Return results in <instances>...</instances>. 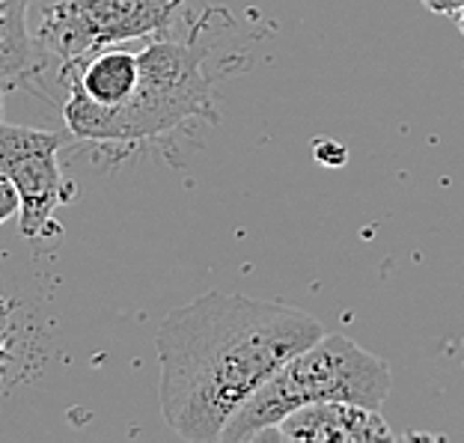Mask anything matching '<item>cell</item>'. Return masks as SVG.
I'll return each mask as SVG.
<instances>
[{"instance_id": "cell-1", "label": "cell", "mask_w": 464, "mask_h": 443, "mask_svg": "<svg viewBox=\"0 0 464 443\" xmlns=\"http://www.w3.org/2000/svg\"><path fill=\"white\" fill-rule=\"evenodd\" d=\"M322 333L315 315L247 294L206 292L176 307L155 336L167 426L185 440L215 443L229 417Z\"/></svg>"}, {"instance_id": "cell-10", "label": "cell", "mask_w": 464, "mask_h": 443, "mask_svg": "<svg viewBox=\"0 0 464 443\" xmlns=\"http://www.w3.org/2000/svg\"><path fill=\"white\" fill-rule=\"evenodd\" d=\"M452 21H456V27L461 30V36H464V6L459 9V13H456V15H452Z\"/></svg>"}, {"instance_id": "cell-9", "label": "cell", "mask_w": 464, "mask_h": 443, "mask_svg": "<svg viewBox=\"0 0 464 443\" xmlns=\"http://www.w3.org/2000/svg\"><path fill=\"white\" fill-rule=\"evenodd\" d=\"M423 6L429 9V13H435V15L452 18L464 6V0H423Z\"/></svg>"}, {"instance_id": "cell-4", "label": "cell", "mask_w": 464, "mask_h": 443, "mask_svg": "<svg viewBox=\"0 0 464 443\" xmlns=\"http://www.w3.org/2000/svg\"><path fill=\"white\" fill-rule=\"evenodd\" d=\"M182 4L185 0H51L34 34L36 66L30 81H39L48 69H54L57 78L60 69L102 48L164 36Z\"/></svg>"}, {"instance_id": "cell-5", "label": "cell", "mask_w": 464, "mask_h": 443, "mask_svg": "<svg viewBox=\"0 0 464 443\" xmlns=\"http://www.w3.org/2000/svg\"><path fill=\"white\" fill-rule=\"evenodd\" d=\"M66 134L0 122V173L18 191V229L24 238H42L54 215L75 199V185L60 170Z\"/></svg>"}, {"instance_id": "cell-8", "label": "cell", "mask_w": 464, "mask_h": 443, "mask_svg": "<svg viewBox=\"0 0 464 443\" xmlns=\"http://www.w3.org/2000/svg\"><path fill=\"white\" fill-rule=\"evenodd\" d=\"M13 215H18V191L13 188V182L0 173V226Z\"/></svg>"}, {"instance_id": "cell-7", "label": "cell", "mask_w": 464, "mask_h": 443, "mask_svg": "<svg viewBox=\"0 0 464 443\" xmlns=\"http://www.w3.org/2000/svg\"><path fill=\"white\" fill-rule=\"evenodd\" d=\"M27 13L30 0H0V81L6 87L18 81H30L36 66Z\"/></svg>"}, {"instance_id": "cell-3", "label": "cell", "mask_w": 464, "mask_h": 443, "mask_svg": "<svg viewBox=\"0 0 464 443\" xmlns=\"http://www.w3.org/2000/svg\"><path fill=\"white\" fill-rule=\"evenodd\" d=\"M393 378L378 354L343 333H322L319 340L292 354L256 393H253L220 431V443L259 440L295 408L315 402H354L382 408Z\"/></svg>"}, {"instance_id": "cell-11", "label": "cell", "mask_w": 464, "mask_h": 443, "mask_svg": "<svg viewBox=\"0 0 464 443\" xmlns=\"http://www.w3.org/2000/svg\"><path fill=\"white\" fill-rule=\"evenodd\" d=\"M6 90H9V87H6L4 81H0V116H4V96H6Z\"/></svg>"}, {"instance_id": "cell-2", "label": "cell", "mask_w": 464, "mask_h": 443, "mask_svg": "<svg viewBox=\"0 0 464 443\" xmlns=\"http://www.w3.org/2000/svg\"><path fill=\"white\" fill-rule=\"evenodd\" d=\"M206 57V42L197 36L188 42L155 36L137 51L140 72L129 101L102 111L75 92H66L63 120L72 134L92 143H137L173 131L188 120H218Z\"/></svg>"}, {"instance_id": "cell-6", "label": "cell", "mask_w": 464, "mask_h": 443, "mask_svg": "<svg viewBox=\"0 0 464 443\" xmlns=\"http://www.w3.org/2000/svg\"><path fill=\"white\" fill-rule=\"evenodd\" d=\"M292 440V443H378L396 440L378 408L354 402H315L295 408L259 440Z\"/></svg>"}]
</instances>
